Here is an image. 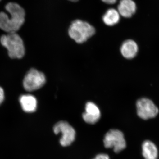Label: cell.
Instances as JSON below:
<instances>
[{
    "instance_id": "cell-9",
    "label": "cell",
    "mask_w": 159,
    "mask_h": 159,
    "mask_svg": "<svg viewBox=\"0 0 159 159\" xmlns=\"http://www.w3.org/2000/svg\"><path fill=\"white\" fill-rule=\"evenodd\" d=\"M142 156L144 159H158L159 156L158 148L151 140L146 139L142 142Z\"/></svg>"
},
{
    "instance_id": "cell-2",
    "label": "cell",
    "mask_w": 159,
    "mask_h": 159,
    "mask_svg": "<svg viewBox=\"0 0 159 159\" xmlns=\"http://www.w3.org/2000/svg\"><path fill=\"white\" fill-rule=\"evenodd\" d=\"M2 45L7 49L11 58H21L25 54V48L21 38L16 33L4 34L0 39Z\"/></svg>"
},
{
    "instance_id": "cell-3",
    "label": "cell",
    "mask_w": 159,
    "mask_h": 159,
    "mask_svg": "<svg viewBox=\"0 0 159 159\" xmlns=\"http://www.w3.org/2000/svg\"><path fill=\"white\" fill-rule=\"evenodd\" d=\"M95 28L88 23L76 20L71 24L69 29L70 37L78 43L85 42L95 34Z\"/></svg>"
},
{
    "instance_id": "cell-18",
    "label": "cell",
    "mask_w": 159,
    "mask_h": 159,
    "mask_svg": "<svg viewBox=\"0 0 159 159\" xmlns=\"http://www.w3.org/2000/svg\"><path fill=\"white\" fill-rule=\"evenodd\" d=\"M1 1V0H0V1Z\"/></svg>"
},
{
    "instance_id": "cell-11",
    "label": "cell",
    "mask_w": 159,
    "mask_h": 159,
    "mask_svg": "<svg viewBox=\"0 0 159 159\" xmlns=\"http://www.w3.org/2000/svg\"><path fill=\"white\" fill-rule=\"evenodd\" d=\"M118 9L119 14L123 17L130 18L135 13L137 6L133 0H121Z\"/></svg>"
},
{
    "instance_id": "cell-15",
    "label": "cell",
    "mask_w": 159,
    "mask_h": 159,
    "mask_svg": "<svg viewBox=\"0 0 159 159\" xmlns=\"http://www.w3.org/2000/svg\"><path fill=\"white\" fill-rule=\"evenodd\" d=\"M4 99V92L3 89L0 87V104L3 102Z\"/></svg>"
},
{
    "instance_id": "cell-10",
    "label": "cell",
    "mask_w": 159,
    "mask_h": 159,
    "mask_svg": "<svg viewBox=\"0 0 159 159\" xmlns=\"http://www.w3.org/2000/svg\"><path fill=\"white\" fill-rule=\"evenodd\" d=\"M138 44L133 40L128 39L122 43L120 48L121 54L127 59H131L137 56L139 52Z\"/></svg>"
},
{
    "instance_id": "cell-17",
    "label": "cell",
    "mask_w": 159,
    "mask_h": 159,
    "mask_svg": "<svg viewBox=\"0 0 159 159\" xmlns=\"http://www.w3.org/2000/svg\"><path fill=\"white\" fill-rule=\"evenodd\" d=\"M69 1H71V2H76L77 1H78V0H69Z\"/></svg>"
},
{
    "instance_id": "cell-5",
    "label": "cell",
    "mask_w": 159,
    "mask_h": 159,
    "mask_svg": "<svg viewBox=\"0 0 159 159\" xmlns=\"http://www.w3.org/2000/svg\"><path fill=\"white\" fill-rule=\"evenodd\" d=\"M136 106L137 115L142 120L153 119L159 114L158 107L152 100L146 97L138 99Z\"/></svg>"
},
{
    "instance_id": "cell-6",
    "label": "cell",
    "mask_w": 159,
    "mask_h": 159,
    "mask_svg": "<svg viewBox=\"0 0 159 159\" xmlns=\"http://www.w3.org/2000/svg\"><path fill=\"white\" fill-rule=\"evenodd\" d=\"M46 81L44 74L36 69H31L24 78L23 86L26 91L32 92L42 87Z\"/></svg>"
},
{
    "instance_id": "cell-1",
    "label": "cell",
    "mask_w": 159,
    "mask_h": 159,
    "mask_svg": "<svg viewBox=\"0 0 159 159\" xmlns=\"http://www.w3.org/2000/svg\"><path fill=\"white\" fill-rule=\"evenodd\" d=\"M6 12H0V29L9 33H15L22 27L25 21V10L17 3L10 2L6 6Z\"/></svg>"
},
{
    "instance_id": "cell-13",
    "label": "cell",
    "mask_w": 159,
    "mask_h": 159,
    "mask_svg": "<svg viewBox=\"0 0 159 159\" xmlns=\"http://www.w3.org/2000/svg\"><path fill=\"white\" fill-rule=\"evenodd\" d=\"M103 22L108 26H113L119 22L120 20V14L116 9H108L102 17Z\"/></svg>"
},
{
    "instance_id": "cell-12",
    "label": "cell",
    "mask_w": 159,
    "mask_h": 159,
    "mask_svg": "<svg viewBox=\"0 0 159 159\" xmlns=\"http://www.w3.org/2000/svg\"><path fill=\"white\" fill-rule=\"evenodd\" d=\"M20 102L23 110L26 112H34L37 108V99L32 95H22L20 97Z\"/></svg>"
},
{
    "instance_id": "cell-14",
    "label": "cell",
    "mask_w": 159,
    "mask_h": 159,
    "mask_svg": "<svg viewBox=\"0 0 159 159\" xmlns=\"http://www.w3.org/2000/svg\"><path fill=\"white\" fill-rule=\"evenodd\" d=\"M93 159H110V157L107 154L102 153L97 155Z\"/></svg>"
},
{
    "instance_id": "cell-8",
    "label": "cell",
    "mask_w": 159,
    "mask_h": 159,
    "mask_svg": "<svg viewBox=\"0 0 159 159\" xmlns=\"http://www.w3.org/2000/svg\"><path fill=\"white\" fill-rule=\"evenodd\" d=\"M85 111L83 114L84 120L89 124H94L99 121L101 117V113L98 107L92 102H87Z\"/></svg>"
},
{
    "instance_id": "cell-16",
    "label": "cell",
    "mask_w": 159,
    "mask_h": 159,
    "mask_svg": "<svg viewBox=\"0 0 159 159\" xmlns=\"http://www.w3.org/2000/svg\"><path fill=\"white\" fill-rule=\"evenodd\" d=\"M104 3L108 4H113L116 2L117 0H102Z\"/></svg>"
},
{
    "instance_id": "cell-7",
    "label": "cell",
    "mask_w": 159,
    "mask_h": 159,
    "mask_svg": "<svg viewBox=\"0 0 159 159\" xmlns=\"http://www.w3.org/2000/svg\"><path fill=\"white\" fill-rule=\"evenodd\" d=\"M53 129L56 134L60 133L61 134L60 143L64 147L70 145L75 140L76 131L68 122L60 121L54 125Z\"/></svg>"
},
{
    "instance_id": "cell-4",
    "label": "cell",
    "mask_w": 159,
    "mask_h": 159,
    "mask_svg": "<svg viewBox=\"0 0 159 159\" xmlns=\"http://www.w3.org/2000/svg\"><path fill=\"white\" fill-rule=\"evenodd\" d=\"M103 143L106 148H113L116 153H119L126 147V142L124 134L117 129H111L106 134Z\"/></svg>"
}]
</instances>
